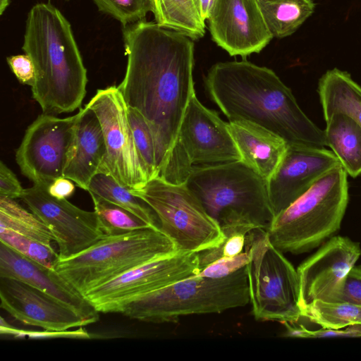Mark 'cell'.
<instances>
[{
  "label": "cell",
  "mask_w": 361,
  "mask_h": 361,
  "mask_svg": "<svg viewBox=\"0 0 361 361\" xmlns=\"http://www.w3.org/2000/svg\"><path fill=\"white\" fill-rule=\"evenodd\" d=\"M185 183L221 226L243 222L267 231L275 216L267 180L242 161L193 166Z\"/></svg>",
  "instance_id": "cell-4"
},
{
  "label": "cell",
  "mask_w": 361,
  "mask_h": 361,
  "mask_svg": "<svg viewBox=\"0 0 361 361\" xmlns=\"http://www.w3.org/2000/svg\"><path fill=\"white\" fill-rule=\"evenodd\" d=\"M286 326L284 336L303 338L329 337H361V324H354L341 329L322 328L309 330L302 325L294 326L293 323L283 322Z\"/></svg>",
  "instance_id": "cell-34"
},
{
  "label": "cell",
  "mask_w": 361,
  "mask_h": 361,
  "mask_svg": "<svg viewBox=\"0 0 361 361\" xmlns=\"http://www.w3.org/2000/svg\"><path fill=\"white\" fill-rule=\"evenodd\" d=\"M179 176L185 182L193 166L241 161L228 123L205 107L195 94L180 127L176 149Z\"/></svg>",
  "instance_id": "cell-13"
},
{
  "label": "cell",
  "mask_w": 361,
  "mask_h": 361,
  "mask_svg": "<svg viewBox=\"0 0 361 361\" xmlns=\"http://www.w3.org/2000/svg\"><path fill=\"white\" fill-rule=\"evenodd\" d=\"M338 164L341 163L331 150L288 144L278 168L267 180L274 216L290 206L323 174Z\"/></svg>",
  "instance_id": "cell-17"
},
{
  "label": "cell",
  "mask_w": 361,
  "mask_h": 361,
  "mask_svg": "<svg viewBox=\"0 0 361 361\" xmlns=\"http://www.w3.org/2000/svg\"><path fill=\"white\" fill-rule=\"evenodd\" d=\"M246 265L252 314L255 319L297 322L302 317L297 269L262 228L250 231Z\"/></svg>",
  "instance_id": "cell-8"
},
{
  "label": "cell",
  "mask_w": 361,
  "mask_h": 361,
  "mask_svg": "<svg viewBox=\"0 0 361 361\" xmlns=\"http://www.w3.org/2000/svg\"><path fill=\"white\" fill-rule=\"evenodd\" d=\"M221 227L224 233L223 241L215 247L198 252L200 270L219 259L243 252L245 250L248 233L257 228L243 222L228 224Z\"/></svg>",
  "instance_id": "cell-30"
},
{
  "label": "cell",
  "mask_w": 361,
  "mask_h": 361,
  "mask_svg": "<svg viewBox=\"0 0 361 361\" xmlns=\"http://www.w3.org/2000/svg\"><path fill=\"white\" fill-rule=\"evenodd\" d=\"M101 124L106 153L98 173L113 177L130 190L142 189L149 177L138 155L128 116V106L118 87L98 90L86 104Z\"/></svg>",
  "instance_id": "cell-10"
},
{
  "label": "cell",
  "mask_w": 361,
  "mask_h": 361,
  "mask_svg": "<svg viewBox=\"0 0 361 361\" xmlns=\"http://www.w3.org/2000/svg\"><path fill=\"white\" fill-rule=\"evenodd\" d=\"M48 186L34 183L24 189L20 199L54 235L60 259L73 256L106 236L94 211L83 210L67 199L53 197Z\"/></svg>",
  "instance_id": "cell-14"
},
{
  "label": "cell",
  "mask_w": 361,
  "mask_h": 361,
  "mask_svg": "<svg viewBox=\"0 0 361 361\" xmlns=\"http://www.w3.org/2000/svg\"><path fill=\"white\" fill-rule=\"evenodd\" d=\"M24 191L14 173L2 161L0 162V195L12 199L20 198Z\"/></svg>",
  "instance_id": "cell-38"
},
{
  "label": "cell",
  "mask_w": 361,
  "mask_h": 361,
  "mask_svg": "<svg viewBox=\"0 0 361 361\" xmlns=\"http://www.w3.org/2000/svg\"><path fill=\"white\" fill-rule=\"evenodd\" d=\"M1 307L24 324L63 331L87 325L68 305L21 281L0 277Z\"/></svg>",
  "instance_id": "cell-18"
},
{
  "label": "cell",
  "mask_w": 361,
  "mask_h": 361,
  "mask_svg": "<svg viewBox=\"0 0 361 361\" xmlns=\"http://www.w3.org/2000/svg\"><path fill=\"white\" fill-rule=\"evenodd\" d=\"M22 49L35 68L32 95L42 113L60 114L80 108L87 69L71 24L57 8L50 3L31 8Z\"/></svg>",
  "instance_id": "cell-3"
},
{
  "label": "cell",
  "mask_w": 361,
  "mask_h": 361,
  "mask_svg": "<svg viewBox=\"0 0 361 361\" xmlns=\"http://www.w3.org/2000/svg\"><path fill=\"white\" fill-rule=\"evenodd\" d=\"M9 5V0H0V14L2 15Z\"/></svg>",
  "instance_id": "cell-41"
},
{
  "label": "cell",
  "mask_w": 361,
  "mask_h": 361,
  "mask_svg": "<svg viewBox=\"0 0 361 361\" xmlns=\"http://www.w3.org/2000/svg\"><path fill=\"white\" fill-rule=\"evenodd\" d=\"M128 116L137 152L147 171L149 180L159 177L156 144L149 124L137 110L129 106Z\"/></svg>",
  "instance_id": "cell-31"
},
{
  "label": "cell",
  "mask_w": 361,
  "mask_h": 361,
  "mask_svg": "<svg viewBox=\"0 0 361 361\" xmlns=\"http://www.w3.org/2000/svg\"><path fill=\"white\" fill-rule=\"evenodd\" d=\"M154 211L159 229L179 252H199L218 246L224 233L185 183H173L160 177L139 190H131Z\"/></svg>",
  "instance_id": "cell-9"
},
{
  "label": "cell",
  "mask_w": 361,
  "mask_h": 361,
  "mask_svg": "<svg viewBox=\"0 0 361 361\" xmlns=\"http://www.w3.org/2000/svg\"><path fill=\"white\" fill-rule=\"evenodd\" d=\"M317 91L324 118L341 111L361 127V86L348 72L338 68L327 71L319 80Z\"/></svg>",
  "instance_id": "cell-23"
},
{
  "label": "cell",
  "mask_w": 361,
  "mask_h": 361,
  "mask_svg": "<svg viewBox=\"0 0 361 361\" xmlns=\"http://www.w3.org/2000/svg\"><path fill=\"white\" fill-rule=\"evenodd\" d=\"M207 20L212 40L231 56L259 53L273 39L257 0H214Z\"/></svg>",
  "instance_id": "cell-16"
},
{
  "label": "cell",
  "mask_w": 361,
  "mask_h": 361,
  "mask_svg": "<svg viewBox=\"0 0 361 361\" xmlns=\"http://www.w3.org/2000/svg\"><path fill=\"white\" fill-rule=\"evenodd\" d=\"M80 111L59 118L42 113L26 129L16 152L20 172L33 183L49 185L63 176L73 152Z\"/></svg>",
  "instance_id": "cell-12"
},
{
  "label": "cell",
  "mask_w": 361,
  "mask_h": 361,
  "mask_svg": "<svg viewBox=\"0 0 361 361\" xmlns=\"http://www.w3.org/2000/svg\"><path fill=\"white\" fill-rule=\"evenodd\" d=\"M0 242L25 257L55 269L59 255L51 245H47L12 230L0 227Z\"/></svg>",
  "instance_id": "cell-32"
},
{
  "label": "cell",
  "mask_w": 361,
  "mask_h": 361,
  "mask_svg": "<svg viewBox=\"0 0 361 361\" xmlns=\"http://www.w3.org/2000/svg\"><path fill=\"white\" fill-rule=\"evenodd\" d=\"M87 191L129 210L152 226L159 228L158 217L151 207L111 176L97 173L91 180Z\"/></svg>",
  "instance_id": "cell-26"
},
{
  "label": "cell",
  "mask_w": 361,
  "mask_h": 361,
  "mask_svg": "<svg viewBox=\"0 0 361 361\" xmlns=\"http://www.w3.org/2000/svg\"><path fill=\"white\" fill-rule=\"evenodd\" d=\"M336 302H348L361 306V265H355L348 271Z\"/></svg>",
  "instance_id": "cell-36"
},
{
  "label": "cell",
  "mask_w": 361,
  "mask_h": 361,
  "mask_svg": "<svg viewBox=\"0 0 361 361\" xmlns=\"http://www.w3.org/2000/svg\"><path fill=\"white\" fill-rule=\"evenodd\" d=\"M347 173L338 164L274 218L266 231L283 252L301 254L320 245L341 226L348 202Z\"/></svg>",
  "instance_id": "cell-5"
},
{
  "label": "cell",
  "mask_w": 361,
  "mask_h": 361,
  "mask_svg": "<svg viewBox=\"0 0 361 361\" xmlns=\"http://www.w3.org/2000/svg\"><path fill=\"white\" fill-rule=\"evenodd\" d=\"M98 9L118 20L123 27L144 20L153 11V0H93Z\"/></svg>",
  "instance_id": "cell-33"
},
{
  "label": "cell",
  "mask_w": 361,
  "mask_h": 361,
  "mask_svg": "<svg viewBox=\"0 0 361 361\" xmlns=\"http://www.w3.org/2000/svg\"><path fill=\"white\" fill-rule=\"evenodd\" d=\"M6 60L18 80L32 87L35 80V68L31 58L25 54L10 56Z\"/></svg>",
  "instance_id": "cell-37"
},
{
  "label": "cell",
  "mask_w": 361,
  "mask_h": 361,
  "mask_svg": "<svg viewBox=\"0 0 361 361\" xmlns=\"http://www.w3.org/2000/svg\"><path fill=\"white\" fill-rule=\"evenodd\" d=\"M273 38L293 35L314 11L312 0H257Z\"/></svg>",
  "instance_id": "cell-24"
},
{
  "label": "cell",
  "mask_w": 361,
  "mask_h": 361,
  "mask_svg": "<svg viewBox=\"0 0 361 361\" xmlns=\"http://www.w3.org/2000/svg\"><path fill=\"white\" fill-rule=\"evenodd\" d=\"M302 313V317L323 328L341 329L361 324V306L348 302L315 300Z\"/></svg>",
  "instance_id": "cell-28"
},
{
  "label": "cell",
  "mask_w": 361,
  "mask_h": 361,
  "mask_svg": "<svg viewBox=\"0 0 361 361\" xmlns=\"http://www.w3.org/2000/svg\"><path fill=\"white\" fill-rule=\"evenodd\" d=\"M249 302L245 267L220 279L192 275L133 300L119 313L147 322H175L183 316L221 313Z\"/></svg>",
  "instance_id": "cell-6"
},
{
  "label": "cell",
  "mask_w": 361,
  "mask_h": 361,
  "mask_svg": "<svg viewBox=\"0 0 361 361\" xmlns=\"http://www.w3.org/2000/svg\"><path fill=\"white\" fill-rule=\"evenodd\" d=\"M0 277L27 283L76 311L87 324L99 320V312L55 269L32 261L0 242Z\"/></svg>",
  "instance_id": "cell-19"
},
{
  "label": "cell",
  "mask_w": 361,
  "mask_h": 361,
  "mask_svg": "<svg viewBox=\"0 0 361 361\" xmlns=\"http://www.w3.org/2000/svg\"><path fill=\"white\" fill-rule=\"evenodd\" d=\"M194 2L202 18L204 21L207 20L214 0H194Z\"/></svg>",
  "instance_id": "cell-40"
},
{
  "label": "cell",
  "mask_w": 361,
  "mask_h": 361,
  "mask_svg": "<svg viewBox=\"0 0 361 361\" xmlns=\"http://www.w3.org/2000/svg\"><path fill=\"white\" fill-rule=\"evenodd\" d=\"M178 252L159 228L106 235L83 251L59 259L55 270L84 295L137 266Z\"/></svg>",
  "instance_id": "cell-7"
},
{
  "label": "cell",
  "mask_w": 361,
  "mask_h": 361,
  "mask_svg": "<svg viewBox=\"0 0 361 361\" xmlns=\"http://www.w3.org/2000/svg\"><path fill=\"white\" fill-rule=\"evenodd\" d=\"M75 183L63 176L54 180L48 186V192L58 199H67L75 192Z\"/></svg>",
  "instance_id": "cell-39"
},
{
  "label": "cell",
  "mask_w": 361,
  "mask_h": 361,
  "mask_svg": "<svg viewBox=\"0 0 361 361\" xmlns=\"http://www.w3.org/2000/svg\"><path fill=\"white\" fill-rule=\"evenodd\" d=\"M90 195L94 204V211L98 216L101 228L106 236L153 227L129 210L95 194Z\"/></svg>",
  "instance_id": "cell-29"
},
{
  "label": "cell",
  "mask_w": 361,
  "mask_h": 361,
  "mask_svg": "<svg viewBox=\"0 0 361 361\" xmlns=\"http://www.w3.org/2000/svg\"><path fill=\"white\" fill-rule=\"evenodd\" d=\"M326 146L339 160L347 174H361V127L349 115L336 111L324 118Z\"/></svg>",
  "instance_id": "cell-22"
},
{
  "label": "cell",
  "mask_w": 361,
  "mask_h": 361,
  "mask_svg": "<svg viewBox=\"0 0 361 361\" xmlns=\"http://www.w3.org/2000/svg\"><path fill=\"white\" fill-rule=\"evenodd\" d=\"M74 147L63 177L87 190L103 161L106 145L102 128L95 113L87 106L80 109Z\"/></svg>",
  "instance_id": "cell-21"
},
{
  "label": "cell",
  "mask_w": 361,
  "mask_h": 361,
  "mask_svg": "<svg viewBox=\"0 0 361 361\" xmlns=\"http://www.w3.org/2000/svg\"><path fill=\"white\" fill-rule=\"evenodd\" d=\"M198 252H176L137 266L87 292L99 312L119 313L127 304L199 272Z\"/></svg>",
  "instance_id": "cell-11"
},
{
  "label": "cell",
  "mask_w": 361,
  "mask_h": 361,
  "mask_svg": "<svg viewBox=\"0 0 361 361\" xmlns=\"http://www.w3.org/2000/svg\"><path fill=\"white\" fill-rule=\"evenodd\" d=\"M156 23L180 32L192 40L205 33V21L202 18L194 0H153Z\"/></svg>",
  "instance_id": "cell-25"
},
{
  "label": "cell",
  "mask_w": 361,
  "mask_h": 361,
  "mask_svg": "<svg viewBox=\"0 0 361 361\" xmlns=\"http://www.w3.org/2000/svg\"><path fill=\"white\" fill-rule=\"evenodd\" d=\"M228 128L241 161L268 180L276 171L288 143L279 135L254 123L228 121Z\"/></svg>",
  "instance_id": "cell-20"
},
{
  "label": "cell",
  "mask_w": 361,
  "mask_h": 361,
  "mask_svg": "<svg viewBox=\"0 0 361 361\" xmlns=\"http://www.w3.org/2000/svg\"><path fill=\"white\" fill-rule=\"evenodd\" d=\"M127 66L118 86L153 133L159 177L179 179L176 149L192 97L194 43L185 35L141 20L123 27Z\"/></svg>",
  "instance_id": "cell-1"
},
{
  "label": "cell",
  "mask_w": 361,
  "mask_h": 361,
  "mask_svg": "<svg viewBox=\"0 0 361 361\" xmlns=\"http://www.w3.org/2000/svg\"><path fill=\"white\" fill-rule=\"evenodd\" d=\"M204 82L211 99L229 121L254 123L288 144L326 146L324 131L306 116L291 90L271 69L246 60L218 62Z\"/></svg>",
  "instance_id": "cell-2"
},
{
  "label": "cell",
  "mask_w": 361,
  "mask_h": 361,
  "mask_svg": "<svg viewBox=\"0 0 361 361\" xmlns=\"http://www.w3.org/2000/svg\"><path fill=\"white\" fill-rule=\"evenodd\" d=\"M249 260V252L245 247V250L239 255L223 257L212 262L195 275L212 279L224 278L246 267Z\"/></svg>",
  "instance_id": "cell-35"
},
{
  "label": "cell",
  "mask_w": 361,
  "mask_h": 361,
  "mask_svg": "<svg viewBox=\"0 0 361 361\" xmlns=\"http://www.w3.org/2000/svg\"><path fill=\"white\" fill-rule=\"evenodd\" d=\"M14 200L0 195V227L51 245L55 237L49 227L35 214L28 212Z\"/></svg>",
  "instance_id": "cell-27"
},
{
  "label": "cell",
  "mask_w": 361,
  "mask_h": 361,
  "mask_svg": "<svg viewBox=\"0 0 361 361\" xmlns=\"http://www.w3.org/2000/svg\"><path fill=\"white\" fill-rule=\"evenodd\" d=\"M361 255L358 243L334 236L297 269L302 310L315 300L336 302L343 280Z\"/></svg>",
  "instance_id": "cell-15"
}]
</instances>
